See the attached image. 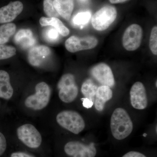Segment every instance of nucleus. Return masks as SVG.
Returning <instances> with one entry per match:
<instances>
[{"mask_svg":"<svg viewBox=\"0 0 157 157\" xmlns=\"http://www.w3.org/2000/svg\"><path fill=\"white\" fill-rule=\"evenodd\" d=\"M110 125L113 136L118 140L126 138L133 129V124L130 116L122 108H116L113 113Z\"/></svg>","mask_w":157,"mask_h":157,"instance_id":"1","label":"nucleus"},{"mask_svg":"<svg viewBox=\"0 0 157 157\" xmlns=\"http://www.w3.org/2000/svg\"><path fill=\"white\" fill-rule=\"evenodd\" d=\"M57 123L73 134H79L85 127V123L79 113L73 110H63L56 116Z\"/></svg>","mask_w":157,"mask_h":157,"instance_id":"2","label":"nucleus"},{"mask_svg":"<svg viewBox=\"0 0 157 157\" xmlns=\"http://www.w3.org/2000/svg\"><path fill=\"white\" fill-rule=\"evenodd\" d=\"M36 93L26 99V107L35 110H41L48 105L50 101L51 90L45 82L38 83L36 86Z\"/></svg>","mask_w":157,"mask_h":157,"instance_id":"3","label":"nucleus"},{"mask_svg":"<svg viewBox=\"0 0 157 157\" xmlns=\"http://www.w3.org/2000/svg\"><path fill=\"white\" fill-rule=\"evenodd\" d=\"M60 99L65 103L73 102L77 98L78 88L73 74L67 73L62 76L58 83Z\"/></svg>","mask_w":157,"mask_h":157,"instance_id":"4","label":"nucleus"},{"mask_svg":"<svg viewBox=\"0 0 157 157\" xmlns=\"http://www.w3.org/2000/svg\"><path fill=\"white\" fill-rule=\"evenodd\" d=\"M117 16V11L114 6H105L94 14L92 18V24L97 30H105L114 22Z\"/></svg>","mask_w":157,"mask_h":157,"instance_id":"5","label":"nucleus"},{"mask_svg":"<svg viewBox=\"0 0 157 157\" xmlns=\"http://www.w3.org/2000/svg\"><path fill=\"white\" fill-rule=\"evenodd\" d=\"M18 139L30 148H36L41 145L42 137L39 131L31 124H25L17 129Z\"/></svg>","mask_w":157,"mask_h":157,"instance_id":"6","label":"nucleus"},{"mask_svg":"<svg viewBox=\"0 0 157 157\" xmlns=\"http://www.w3.org/2000/svg\"><path fill=\"white\" fill-rule=\"evenodd\" d=\"M143 31L137 24H132L126 29L122 38L124 48L129 51H133L140 47L142 40Z\"/></svg>","mask_w":157,"mask_h":157,"instance_id":"7","label":"nucleus"},{"mask_svg":"<svg viewBox=\"0 0 157 157\" xmlns=\"http://www.w3.org/2000/svg\"><path fill=\"white\" fill-rule=\"evenodd\" d=\"M66 153L73 157H95L97 150L94 144H85L78 141H72L65 145Z\"/></svg>","mask_w":157,"mask_h":157,"instance_id":"8","label":"nucleus"},{"mask_svg":"<svg viewBox=\"0 0 157 157\" xmlns=\"http://www.w3.org/2000/svg\"><path fill=\"white\" fill-rule=\"evenodd\" d=\"M97 38L92 36L78 37L72 36L65 42L66 49L74 53L82 50H89L95 48L98 44Z\"/></svg>","mask_w":157,"mask_h":157,"instance_id":"9","label":"nucleus"},{"mask_svg":"<svg viewBox=\"0 0 157 157\" xmlns=\"http://www.w3.org/2000/svg\"><path fill=\"white\" fill-rule=\"evenodd\" d=\"M91 74L102 85L109 87L114 86L115 80L113 73L111 68L106 64L101 63L93 67Z\"/></svg>","mask_w":157,"mask_h":157,"instance_id":"10","label":"nucleus"},{"mask_svg":"<svg viewBox=\"0 0 157 157\" xmlns=\"http://www.w3.org/2000/svg\"><path fill=\"white\" fill-rule=\"evenodd\" d=\"M130 100L132 107L137 109H143L147 107L148 101L145 87L142 82H137L130 90Z\"/></svg>","mask_w":157,"mask_h":157,"instance_id":"11","label":"nucleus"},{"mask_svg":"<svg viewBox=\"0 0 157 157\" xmlns=\"http://www.w3.org/2000/svg\"><path fill=\"white\" fill-rule=\"evenodd\" d=\"M23 7L21 2L15 1L0 8V24L9 23L13 21L21 13Z\"/></svg>","mask_w":157,"mask_h":157,"instance_id":"12","label":"nucleus"},{"mask_svg":"<svg viewBox=\"0 0 157 157\" xmlns=\"http://www.w3.org/2000/svg\"><path fill=\"white\" fill-rule=\"evenodd\" d=\"M51 53V51L49 47L45 45H37L29 50L28 59L32 66L39 67L50 56Z\"/></svg>","mask_w":157,"mask_h":157,"instance_id":"13","label":"nucleus"},{"mask_svg":"<svg viewBox=\"0 0 157 157\" xmlns=\"http://www.w3.org/2000/svg\"><path fill=\"white\" fill-rule=\"evenodd\" d=\"M15 43L22 48H28L35 45L36 40L33 32L29 29L20 30L14 37Z\"/></svg>","mask_w":157,"mask_h":157,"instance_id":"14","label":"nucleus"},{"mask_svg":"<svg viewBox=\"0 0 157 157\" xmlns=\"http://www.w3.org/2000/svg\"><path fill=\"white\" fill-rule=\"evenodd\" d=\"M112 97L113 92L109 86L102 85L98 87L94 101L96 109L98 111H102L105 103L111 100Z\"/></svg>","mask_w":157,"mask_h":157,"instance_id":"15","label":"nucleus"},{"mask_svg":"<svg viewBox=\"0 0 157 157\" xmlns=\"http://www.w3.org/2000/svg\"><path fill=\"white\" fill-rule=\"evenodd\" d=\"M53 4L60 16L67 21L70 20L74 9L73 0H53Z\"/></svg>","mask_w":157,"mask_h":157,"instance_id":"16","label":"nucleus"},{"mask_svg":"<svg viewBox=\"0 0 157 157\" xmlns=\"http://www.w3.org/2000/svg\"><path fill=\"white\" fill-rule=\"evenodd\" d=\"M14 90L10 83V76L8 72L0 70V98L9 100L12 98Z\"/></svg>","mask_w":157,"mask_h":157,"instance_id":"17","label":"nucleus"},{"mask_svg":"<svg viewBox=\"0 0 157 157\" xmlns=\"http://www.w3.org/2000/svg\"><path fill=\"white\" fill-rule=\"evenodd\" d=\"M39 22L42 26H52L54 27L59 33L63 36H67L70 33L69 29L66 27L57 17H42L39 20Z\"/></svg>","mask_w":157,"mask_h":157,"instance_id":"18","label":"nucleus"},{"mask_svg":"<svg viewBox=\"0 0 157 157\" xmlns=\"http://www.w3.org/2000/svg\"><path fill=\"white\" fill-rule=\"evenodd\" d=\"M98 88V86L91 79H87L82 85L81 92L85 98H88L94 103Z\"/></svg>","mask_w":157,"mask_h":157,"instance_id":"19","label":"nucleus"},{"mask_svg":"<svg viewBox=\"0 0 157 157\" xmlns=\"http://www.w3.org/2000/svg\"><path fill=\"white\" fill-rule=\"evenodd\" d=\"M16 29V25L14 23H9L0 25V44L7 43L15 33Z\"/></svg>","mask_w":157,"mask_h":157,"instance_id":"20","label":"nucleus"},{"mask_svg":"<svg viewBox=\"0 0 157 157\" xmlns=\"http://www.w3.org/2000/svg\"><path fill=\"white\" fill-rule=\"evenodd\" d=\"M16 49L13 46L0 44V60L10 58L16 54Z\"/></svg>","mask_w":157,"mask_h":157,"instance_id":"21","label":"nucleus"},{"mask_svg":"<svg viewBox=\"0 0 157 157\" xmlns=\"http://www.w3.org/2000/svg\"><path fill=\"white\" fill-rule=\"evenodd\" d=\"M91 17L89 11L80 12L76 14L73 18V22L75 25L82 26L87 24Z\"/></svg>","mask_w":157,"mask_h":157,"instance_id":"22","label":"nucleus"},{"mask_svg":"<svg viewBox=\"0 0 157 157\" xmlns=\"http://www.w3.org/2000/svg\"><path fill=\"white\" fill-rule=\"evenodd\" d=\"M43 9L45 14L49 17H57L59 16L54 7L53 0H44Z\"/></svg>","mask_w":157,"mask_h":157,"instance_id":"23","label":"nucleus"},{"mask_svg":"<svg viewBox=\"0 0 157 157\" xmlns=\"http://www.w3.org/2000/svg\"><path fill=\"white\" fill-rule=\"evenodd\" d=\"M149 48L155 55H157V27L155 26L152 29L149 39Z\"/></svg>","mask_w":157,"mask_h":157,"instance_id":"24","label":"nucleus"},{"mask_svg":"<svg viewBox=\"0 0 157 157\" xmlns=\"http://www.w3.org/2000/svg\"><path fill=\"white\" fill-rule=\"evenodd\" d=\"M59 33L55 29L50 28L45 31L44 36L46 40L48 42H54L56 41L58 39Z\"/></svg>","mask_w":157,"mask_h":157,"instance_id":"25","label":"nucleus"},{"mask_svg":"<svg viewBox=\"0 0 157 157\" xmlns=\"http://www.w3.org/2000/svg\"><path fill=\"white\" fill-rule=\"evenodd\" d=\"M7 148V141L5 136L0 132V156L4 153Z\"/></svg>","mask_w":157,"mask_h":157,"instance_id":"26","label":"nucleus"},{"mask_svg":"<svg viewBox=\"0 0 157 157\" xmlns=\"http://www.w3.org/2000/svg\"><path fill=\"white\" fill-rule=\"evenodd\" d=\"M122 157H146L143 154L139 152L132 151L124 155Z\"/></svg>","mask_w":157,"mask_h":157,"instance_id":"27","label":"nucleus"},{"mask_svg":"<svg viewBox=\"0 0 157 157\" xmlns=\"http://www.w3.org/2000/svg\"><path fill=\"white\" fill-rule=\"evenodd\" d=\"M82 100V105L83 107H85V108L89 109V108H91L94 105V103L86 98H83L81 99Z\"/></svg>","mask_w":157,"mask_h":157,"instance_id":"28","label":"nucleus"},{"mask_svg":"<svg viewBox=\"0 0 157 157\" xmlns=\"http://www.w3.org/2000/svg\"><path fill=\"white\" fill-rule=\"evenodd\" d=\"M11 157H34L31 155L23 152H16L11 155Z\"/></svg>","mask_w":157,"mask_h":157,"instance_id":"29","label":"nucleus"},{"mask_svg":"<svg viewBox=\"0 0 157 157\" xmlns=\"http://www.w3.org/2000/svg\"><path fill=\"white\" fill-rule=\"evenodd\" d=\"M129 0H109V2L112 4H119L126 2Z\"/></svg>","mask_w":157,"mask_h":157,"instance_id":"30","label":"nucleus"},{"mask_svg":"<svg viewBox=\"0 0 157 157\" xmlns=\"http://www.w3.org/2000/svg\"><path fill=\"white\" fill-rule=\"evenodd\" d=\"M146 135H147L146 134H144L143 135V136H144V137H146Z\"/></svg>","mask_w":157,"mask_h":157,"instance_id":"31","label":"nucleus"},{"mask_svg":"<svg viewBox=\"0 0 157 157\" xmlns=\"http://www.w3.org/2000/svg\"><path fill=\"white\" fill-rule=\"evenodd\" d=\"M155 85H156V87H157V81H156V83H155Z\"/></svg>","mask_w":157,"mask_h":157,"instance_id":"32","label":"nucleus"},{"mask_svg":"<svg viewBox=\"0 0 157 157\" xmlns=\"http://www.w3.org/2000/svg\"><path fill=\"white\" fill-rule=\"evenodd\" d=\"M157 126L156 127V133H157Z\"/></svg>","mask_w":157,"mask_h":157,"instance_id":"33","label":"nucleus"}]
</instances>
